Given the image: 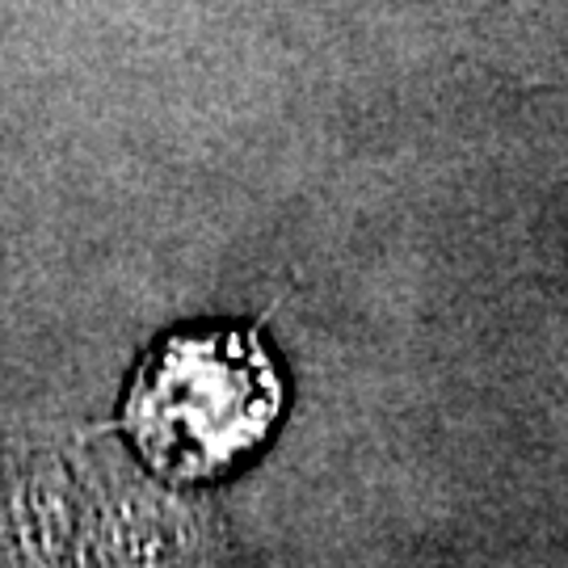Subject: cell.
Returning <instances> with one entry per match:
<instances>
[{"instance_id": "1", "label": "cell", "mask_w": 568, "mask_h": 568, "mask_svg": "<svg viewBox=\"0 0 568 568\" xmlns=\"http://www.w3.org/2000/svg\"><path fill=\"white\" fill-rule=\"evenodd\" d=\"M283 417V375L262 328H185L140 358L122 434L173 485L220 480L257 455Z\"/></svg>"}]
</instances>
